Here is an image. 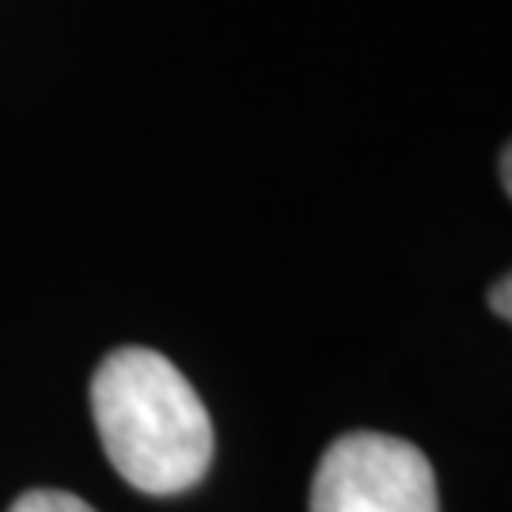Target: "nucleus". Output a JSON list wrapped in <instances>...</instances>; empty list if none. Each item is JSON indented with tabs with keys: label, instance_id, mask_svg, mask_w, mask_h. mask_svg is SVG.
<instances>
[{
	"label": "nucleus",
	"instance_id": "obj_4",
	"mask_svg": "<svg viewBox=\"0 0 512 512\" xmlns=\"http://www.w3.org/2000/svg\"><path fill=\"white\" fill-rule=\"evenodd\" d=\"M509 277H501V281H497L494 285V293H490V304H494V311L497 315H501V319H509L512 315V308H509Z\"/></svg>",
	"mask_w": 512,
	"mask_h": 512
},
{
	"label": "nucleus",
	"instance_id": "obj_2",
	"mask_svg": "<svg viewBox=\"0 0 512 512\" xmlns=\"http://www.w3.org/2000/svg\"><path fill=\"white\" fill-rule=\"evenodd\" d=\"M311 512H440L437 475L410 440L346 433L315 467Z\"/></svg>",
	"mask_w": 512,
	"mask_h": 512
},
{
	"label": "nucleus",
	"instance_id": "obj_1",
	"mask_svg": "<svg viewBox=\"0 0 512 512\" xmlns=\"http://www.w3.org/2000/svg\"><path fill=\"white\" fill-rule=\"evenodd\" d=\"M92 414L114 471L141 494H183L209 471V410L156 349H114L95 368Z\"/></svg>",
	"mask_w": 512,
	"mask_h": 512
},
{
	"label": "nucleus",
	"instance_id": "obj_3",
	"mask_svg": "<svg viewBox=\"0 0 512 512\" xmlns=\"http://www.w3.org/2000/svg\"><path fill=\"white\" fill-rule=\"evenodd\" d=\"M8 512H95L84 497L65 490H27Z\"/></svg>",
	"mask_w": 512,
	"mask_h": 512
}]
</instances>
